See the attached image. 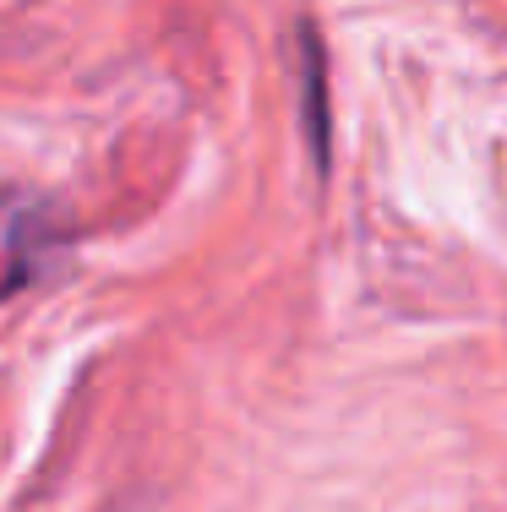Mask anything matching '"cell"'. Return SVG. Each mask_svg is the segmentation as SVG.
<instances>
[{
  "label": "cell",
  "mask_w": 507,
  "mask_h": 512,
  "mask_svg": "<svg viewBox=\"0 0 507 512\" xmlns=\"http://www.w3.org/2000/svg\"><path fill=\"white\" fill-rule=\"evenodd\" d=\"M306 99H311V142H317V158H328V115H322V55L306 33Z\"/></svg>",
  "instance_id": "obj_1"
}]
</instances>
